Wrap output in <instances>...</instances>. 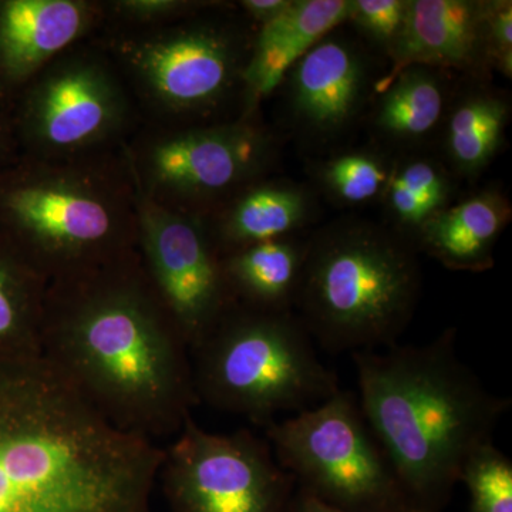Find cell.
Returning a JSON list of instances; mask_svg holds the SVG:
<instances>
[{
    "mask_svg": "<svg viewBox=\"0 0 512 512\" xmlns=\"http://www.w3.org/2000/svg\"><path fill=\"white\" fill-rule=\"evenodd\" d=\"M163 458L42 357H0V512H153Z\"/></svg>",
    "mask_w": 512,
    "mask_h": 512,
    "instance_id": "1",
    "label": "cell"
},
{
    "mask_svg": "<svg viewBox=\"0 0 512 512\" xmlns=\"http://www.w3.org/2000/svg\"><path fill=\"white\" fill-rule=\"evenodd\" d=\"M46 302L40 357L117 429L177 436L198 399L191 353L156 291L86 275Z\"/></svg>",
    "mask_w": 512,
    "mask_h": 512,
    "instance_id": "2",
    "label": "cell"
},
{
    "mask_svg": "<svg viewBox=\"0 0 512 512\" xmlns=\"http://www.w3.org/2000/svg\"><path fill=\"white\" fill-rule=\"evenodd\" d=\"M457 330L426 345L352 353L360 409L417 512H443L468 456L493 441L511 400L457 355Z\"/></svg>",
    "mask_w": 512,
    "mask_h": 512,
    "instance_id": "3",
    "label": "cell"
},
{
    "mask_svg": "<svg viewBox=\"0 0 512 512\" xmlns=\"http://www.w3.org/2000/svg\"><path fill=\"white\" fill-rule=\"evenodd\" d=\"M420 291L412 242L380 225L346 221L306 241L296 316L326 352L380 350L407 329Z\"/></svg>",
    "mask_w": 512,
    "mask_h": 512,
    "instance_id": "4",
    "label": "cell"
},
{
    "mask_svg": "<svg viewBox=\"0 0 512 512\" xmlns=\"http://www.w3.org/2000/svg\"><path fill=\"white\" fill-rule=\"evenodd\" d=\"M190 353L198 403L256 426L319 406L340 389L338 375L320 362L293 312L235 303Z\"/></svg>",
    "mask_w": 512,
    "mask_h": 512,
    "instance_id": "5",
    "label": "cell"
},
{
    "mask_svg": "<svg viewBox=\"0 0 512 512\" xmlns=\"http://www.w3.org/2000/svg\"><path fill=\"white\" fill-rule=\"evenodd\" d=\"M279 466L302 493L343 512H417L353 392L265 427Z\"/></svg>",
    "mask_w": 512,
    "mask_h": 512,
    "instance_id": "6",
    "label": "cell"
},
{
    "mask_svg": "<svg viewBox=\"0 0 512 512\" xmlns=\"http://www.w3.org/2000/svg\"><path fill=\"white\" fill-rule=\"evenodd\" d=\"M170 512H295V478L268 440L242 429L211 433L192 419L164 450L160 473Z\"/></svg>",
    "mask_w": 512,
    "mask_h": 512,
    "instance_id": "7",
    "label": "cell"
},
{
    "mask_svg": "<svg viewBox=\"0 0 512 512\" xmlns=\"http://www.w3.org/2000/svg\"><path fill=\"white\" fill-rule=\"evenodd\" d=\"M146 251L154 291L191 352L235 305L222 262L200 229L161 212L148 217Z\"/></svg>",
    "mask_w": 512,
    "mask_h": 512,
    "instance_id": "8",
    "label": "cell"
},
{
    "mask_svg": "<svg viewBox=\"0 0 512 512\" xmlns=\"http://www.w3.org/2000/svg\"><path fill=\"white\" fill-rule=\"evenodd\" d=\"M284 82L289 117L299 133L335 140L365 110L372 87L369 56L333 30L293 64Z\"/></svg>",
    "mask_w": 512,
    "mask_h": 512,
    "instance_id": "9",
    "label": "cell"
},
{
    "mask_svg": "<svg viewBox=\"0 0 512 512\" xmlns=\"http://www.w3.org/2000/svg\"><path fill=\"white\" fill-rule=\"evenodd\" d=\"M488 0H410L406 28L392 57V74L407 66L484 74Z\"/></svg>",
    "mask_w": 512,
    "mask_h": 512,
    "instance_id": "10",
    "label": "cell"
},
{
    "mask_svg": "<svg viewBox=\"0 0 512 512\" xmlns=\"http://www.w3.org/2000/svg\"><path fill=\"white\" fill-rule=\"evenodd\" d=\"M13 214L39 242L46 265L60 272L87 262L109 237V211L82 192L60 187L23 188L10 198Z\"/></svg>",
    "mask_w": 512,
    "mask_h": 512,
    "instance_id": "11",
    "label": "cell"
},
{
    "mask_svg": "<svg viewBox=\"0 0 512 512\" xmlns=\"http://www.w3.org/2000/svg\"><path fill=\"white\" fill-rule=\"evenodd\" d=\"M237 50L210 29L192 30L148 47L143 70L165 100L181 107L211 106L237 74Z\"/></svg>",
    "mask_w": 512,
    "mask_h": 512,
    "instance_id": "12",
    "label": "cell"
},
{
    "mask_svg": "<svg viewBox=\"0 0 512 512\" xmlns=\"http://www.w3.org/2000/svg\"><path fill=\"white\" fill-rule=\"evenodd\" d=\"M268 143L248 128L194 131L167 141L156 153L165 183L187 191L225 190L256 170Z\"/></svg>",
    "mask_w": 512,
    "mask_h": 512,
    "instance_id": "13",
    "label": "cell"
},
{
    "mask_svg": "<svg viewBox=\"0 0 512 512\" xmlns=\"http://www.w3.org/2000/svg\"><path fill=\"white\" fill-rule=\"evenodd\" d=\"M511 220V204L498 188H485L450 202L414 235V248L451 271L484 272L494 265V249Z\"/></svg>",
    "mask_w": 512,
    "mask_h": 512,
    "instance_id": "14",
    "label": "cell"
},
{
    "mask_svg": "<svg viewBox=\"0 0 512 512\" xmlns=\"http://www.w3.org/2000/svg\"><path fill=\"white\" fill-rule=\"evenodd\" d=\"M350 0H293L279 18L261 26L244 80L255 100L284 82L293 64L313 45L348 22Z\"/></svg>",
    "mask_w": 512,
    "mask_h": 512,
    "instance_id": "15",
    "label": "cell"
},
{
    "mask_svg": "<svg viewBox=\"0 0 512 512\" xmlns=\"http://www.w3.org/2000/svg\"><path fill=\"white\" fill-rule=\"evenodd\" d=\"M306 241L272 239L238 248L222 262L232 301L266 312H292L301 286Z\"/></svg>",
    "mask_w": 512,
    "mask_h": 512,
    "instance_id": "16",
    "label": "cell"
},
{
    "mask_svg": "<svg viewBox=\"0 0 512 512\" xmlns=\"http://www.w3.org/2000/svg\"><path fill=\"white\" fill-rule=\"evenodd\" d=\"M443 70L407 66L387 77L373 110V127L387 143L414 146L429 138L446 117Z\"/></svg>",
    "mask_w": 512,
    "mask_h": 512,
    "instance_id": "17",
    "label": "cell"
},
{
    "mask_svg": "<svg viewBox=\"0 0 512 512\" xmlns=\"http://www.w3.org/2000/svg\"><path fill=\"white\" fill-rule=\"evenodd\" d=\"M83 10L69 0H12L0 15V52L13 72H28L72 43Z\"/></svg>",
    "mask_w": 512,
    "mask_h": 512,
    "instance_id": "18",
    "label": "cell"
},
{
    "mask_svg": "<svg viewBox=\"0 0 512 512\" xmlns=\"http://www.w3.org/2000/svg\"><path fill=\"white\" fill-rule=\"evenodd\" d=\"M511 107L503 94L474 87L448 104L444 153L458 175L474 178L491 164L504 143Z\"/></svg>",
    "mask_w": 512,
    "mask_h": 512,
    "instance_id": "19",
    "label": "cell"
},
{
    "mask_svg": "<svg viewBox=\"0 0 512 512\" xmlns=\"http://www.w3.org/2000/svg\"><path fill=\"white\" fill-rule=\"evenodd\" d=\"M110 110L106 89L93 73H67L43 94L40 130L55 146H74L99 133L110 119Z\"/></svg>",
    "mask_w": 512,
    "mask_h": 512,
    "instance_id": "20",
    "label": "cell"
},
{
    "mask_svg": "<svg viewBox=\"0 0 512 512\" xmlns=\"http://www.w3.org/2000/svg\"><path fill=\"white\" fill-rule=\"evenodd\" d=\"M313 201L301 185L275 183L247 192L232 208L225 239L235 249L293 237L311 220Z\"/></svg>",
    "mask_w": 512,
    "mask_h": 512,
    "instance_id": "21",
    "label": "cell"
},
{
    "mask_svg": "<svg viewBox=\"0 0 512 512\" xmlns=\"http://www.w3.org/2000/svg\"><path fill=\"white\" fill-rule=\"evenodd\" d=\"M453 191L446 167L433 158L409 157L393 165L382 201L403 237H414L433 215L450 204Z\"/></svg>",
    "mask_w": 512,
    "mask_h": 512,
    "instance_id": "22",
    "label": "cell"
},
{
    "mask_svg": "<svg viewBox=\"0 0 512 512\" xmlns=\"http://www.w3.org/2000/svg\"><path fill=\"white\" fill-rule=\"evenodd\" d=\"M45 306L29 274L0 258V357H40Z\"/></svg>",
    "mask_w": 512,
    "mask_h": 512,
    "instance_id": "23",
    "label": "cell"
},
{
    "mask_svg": "<svg viewBox=\"0 0 512 512\" xmlns=\"http://www.w3.org/2000/svg\"><path fill=\"white\" fill-rule=\"evenodd\" d=\"M392 167L373 151H345L322 161L316 178L332 200L362 205L382 198Z\"/></svg>",
    "mask_w": 512,
    "mask_h": 512,
    "instance_id": "24",
    "label": "cell"
},
{
    "mask_svg": "<svg viewBox=\"0 0 512 512\" xmlns=\"http://www.w3.org/2000/svg\"><path fill=\"white\" fill-rule=\"evenodd\" d=\"M458 483L470 494V512H512V461L494 441L468 456Z\"/></svg>",
    "mask_w": 512,
    "mask_h": 512,
    "instance_id": "25",
    "label": "cell"
},
{
    "mask_svg": "<svg viewBox=\"0 0 512 512\" xmlns=\"http://www.w3.org/2000/svg\"><path fill=\"white\" fill-rule=\"evenodd\" d=\"M410 0H350L348 22L392 59L406 28Z\"/></svg>",
    "mask_w": 512,
    "mask_h": 512,
    "instance_id": "26",
    "label": "cell"
},
{
    "mask_svg": "<svg viewBox=\"0 0 512 512\" xmlns=\"http://www.w3.org/2000/svg\"><path fill=\"white\" fill-rule=\"evenodd\" d=\"M487 43L491 66L505 77L512 76V2L488 0Z\"/></svg>",
    "mask_w": 512,
    "mask_h": 512,
    "instance_id": "27",
    "label": "cell"
},
{
    "mask_svg": "<svg viewBox=\"0 0 512 512\" xmlns=\"http://www.w3.org/2000/svg\"><path fill=\"white\" fill-rule=\"evenodd\" d=\"M292 2L293 0H245L242 5L252 18L264 26L285 13Z\"/></svg>",
    "mask_w": 512,
    "mask_h": 512,
    "instance_id": "28",
    "label": "cell"
},
{
    "mask_svg": "<svg viewBox=\"0 0 512 512\" xmlns=\"http://www.w3.org/2000/svg\"><path fill=\"white\" fill-rule=\"evenodd\" d=\"M295 512H343L329 507V505L320 503L315 500L311 495L302 493L298 490L296 494V510Z\"/></svg>",
    "mask_w": 512,
    "mask_h": 512,
    "instance_id": "29",
    "label": "cell"
},
{
    "mask_svg": "<svg viewBox=\"0 0 512 512\" xmlns=\"http://www.w3.org/2000/svg\"><path fill=\"white\" fill-rule=\"evenodd\" d=\"M174 3L171 2H136L130 3L131 8L138 10H147V12H153V10H163L173 8Z\"/></svg>",
    "mask_w": 512,
    "mask_h": 512,
    "instance_id": "30",
    "label": "cell"
}]
</instances>
